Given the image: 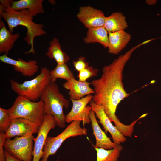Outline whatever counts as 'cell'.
Wrapping results in <instances>:
<instances>
[{"label":"cell","instance_id":"cell-1","mask_svg":"<svg viewBox=\"0 0 161 161\" xmlns=\"http://www.w3.org/2000/svg\"><path fill=\"white\" fill-rule=\"evenodd\" d=\"M141 45L140 44L132 47L109 64L104 66L100 77L91 82L95 91L92 101L103 107L110 121L114 122L115 126L123 135L130 132L131 126L121 123L115 114L118 104L130 95L124 88L123 72L132 53Z\"/></svg>","mask_w":161,"mask_h":161},{"label":"cell","instance_id":"cell-2","mask_svg":"<svg viewBox=\"0 0 161 161\" xmlns=\"http://www.w3.org/2000/svg\"><path fill=\"white\" fill-rule=\"evenodd\" d=\"M11 0H0V16L7 22L9 30L12 32L13 30L18 26L25 27L27 33L24 40L28 45H30V49L25 53L35 54L33 46L35 38L46 34L44 29L43 24L35 23L33 21V16L27 9L15 10L10 6Z\"/></svg>","mask_w":161,"mask_h":161},{"label":"cell","instance_id":"cell-3","mask_svg":"<svg viewBox=\"0 0 161 161\" xmlns=\"http://www.w3.org/2000/svg\"><path fill=\"white\" fill-rule=\"evenodd\" d=\"M40 99L44 103L45 114L52 115L56 120V125L60 128H64L66 122L63 109L68 107L69 102L60 92L55 82H50L48 84Z\"/></svg>","mask_w":161,"mask_h":161},{"label":"cell","instance_id":"cell-4","mask_svg":"<svg viewBox=\"0 0 161 161\" xmlns=\"http://www.w3.org/2000/svg\"><path fill=\"white\" fill-rule=\"evenodd\" d=\"M49 70L46 67L41 68L40 73L34 78L19 83L10 80L11 88L18 96L35 102L41 97L50 82Z\"/></svg>","mask_w":161,"mask_h":161},{"label":"cell","instance_id":"cell-5","mask_svg":"<svg viewBox=\"0 0 161 161\" xmlns=\"http://www.w3.org/2000/svg\"><path fill=\"white\" fill-rule=\"evenodd\" d=\"M8 109L12 119H25L34 122L39 127L42 124L45 115L44 103L41 100L34 102L20 96L16 97Z\"/></svg>","mask_w":161,"mask_h":161},{"label":"cell","instance_id":"cell-6","mask_svg":"<svg viewBox=\"0 0 161 161\" xmlns=\"http://www.w3.org/2000/svg\"><path fill=\"white\" fill-rule=\"evenodd\" d=\"M81 121H74L67 126L58 135L47 137L43 148V155L41 161H47L49 157L54 155L63 143L67 139L77 136L86 135L88 131L80 125Z\"/></svg>","mask_w":161,"mask_h":161},{"label":"cell","instance_id":"cell-7","mask_svg":"<svg viewBox=\"0 0 161 161\" xmlns=\"http://www.w3.org/2000/svg\"><path fill=\"white\" fill-rule=\"evenodd\" d=\"M35 138L33 134L6 139L4 148L14 157L22 161H32Z\"/></svg>","mask_w":161,"mask_h":161},{"label":"cell","instance_id":"cell-8","mask_svg":"<svg viewBox=\"0 0 161 161\" xmlns=\"http://www.w3.org/2000/svg\"><path fill=\"white\" fill-rule=\"evenodd\" d=\"M92 95H89L79 100L70 99L72 104V108L66 116V122L69 123L74 121H80L83 124L90 123L89 113L92 108L87 105L92 100Z\"/></svg>","mask_w":161,"mask_h":161},{"label":"cell","instance_id":"cell-9","mask_svg":"<svg viewBox=\"0 0 161 161\" xmlns=\"http://www.w3.org/2000/svg\"><path fill=\"white\" fill-rule=\"evenodd\" d=\"M56 125L55 120L50 114H45L42 124L39 127L36 138L34 140L32 161H40L43 155V148L48 134Z\"/></svg>","mask_w":161,"mask_h":161},{"label":"cell","instance_id":"cell-10","mask_svg":"<svg viewBox=\"0 0 161 161\" xmlns=\"http://www.w3.org/2000/svg\"><path fill=\"white\" fill-rule=\"evenodd\" d=\"M39 126L30 120L22 118L12 119L5 132L7 139L14 137H23L38 133Z\"/></svg>","mask_w":161,"mask_h":161},{"label":"cell","instance_id":"cell-11","mask_svg":"<svg viewBox=\"0 0 161 161\" xmlns=\"http://www.w3.org/2000/svg\"><path fill=\"white\" fill-rule=\"evenodd\" d=\"M76 16L88 29L104 26L106 18L102 11L90 6L80 7Z\"/></svg>","mask_w":161,"mask_h":161},{"label":"cell","instance_id":"cell-12","mask_svg":"<svg viewBox=\"0 0 161 161\" xmlns=\"http://www.w3.org/2000/svg\"><path fill=\"white\" fill-rule=\"evenodd\" d=\"M90 105L99 119L98 122L102 125L106 132H109L110 133L114 143L117 145L126 141L125 137L113 125L102 106L95 104L92 100L90 102Z\"/></svg>","mask_w":161,"mask_h":161},{"label":"cell","instance_id":"cell-13","mask_svg":"<svg viewBox=\"0 0 161 161\" xmlns=\"http://www.w3.org/2000/svg\"><path fill=\"white\" fill-rule=\"evenodd\" d=\"M0 60L3 63L12 65L16 71L21 73L24 76H33L38 69L36 60H30L26 61L20 58L15 60L4 54L0 56Z\"/></svg>","mask_w":161,"mask_h":161},{"label":"cell","instance_id":"cell-14","mask_svg":"<svg viewBox=\"0 0 161 161\" xmlns=\"http://www.w3.org/2000/svg\"><path fill=\"white\" fill-rule=\"evenodd\" d=\"M91 84V83L82 82L73 78L64 83L63 87L69 90V95L70 99L78 100L85 95L94 94V89L89 86Z\"/></svg>","mask_w":161,"mask_h":161},{"label":"cell","instance_id":"cell-15","mask_svg":"<svg viewBox=\"0 0 161 161\" xmlns=\"http://www.w3.org/2000/svg\"><path fill=\"white\" fill-rule=\"evenodd\" d=\"M94 112L92 109L89 116L91 123L93 134L96 139L94 148L109 150L115 148L117 145L111 141L100 126L96 120Z\"/></svg>","mask_w":161,"mask_h":161},{"label":"cell","instance_id":"cell-16","mask_svg":"<svg viewBox=\"0 0 161 161\" xmlns=\"http://www.w3.org/2000/svg\"><path fill=\"white\" fill-rule=\"evenodd\" d=\"M108 52L118 54L124 48L131 38V35L124 30L108 32Z\"/></svg>","mask_w":161,"mask_h":161},{"label":"cell","instance_id":"cell-17","mask_svg":"<svg viewBox=\"0 0 161 161\" xmlns=\"http://www.w3.org/2000/svg\"><path fill=\"white\" fill-rule=\"evenodd\" d=\"M20 37L18 33L13 34L6 27L4 22H0V54L7 55L14 47V43Z\"/></svg>","mask_w":161,"mask_h":161},{"label":"cell","instance_id":"cell-18","mask_svg":"<svg viewBox=\"0 0 161 161\" xmlns=\"http://www.w3.org/2000/svg\"><path fill=\"white\" fill-rule=\"evenodd\" d=\"M83 41L89 44L98 43L105 48H108L109 44L108 32L104 26L88 29Z\"/></svg>","mask_w":161,"mask_h":161},{"label":"cell","instance_id":"cell-19","mask_svg":"<svg viewBox=\"0 0 161 161\" xmlns=\"http://www.w3.org/2000/svg\"><path fill=\"white\" fill-rule=\"evenodd\" d=\"M43 0H12L10 7L15 10H28L34 17L38 14L44 13L43 6Z\"/></svg>","mask_w":161,"mask_h":161},{"label":"cell","instance_id":"cell-20","mask_svg":"<svg viewBox=\"0 0 161 161\" xmlns=\"http://www.w3.org/2000/svg\"><path fill=\"white\" fill-rule=\"evenodd\" d=\"M104 27L108 32H110L124 30L128 27V24L126 17L119 12L106 17Z\"/></svg>","mask_w":161,"mask_h":161},{"label":"cell","instance_id":"cell-21","mask_svg":"<svg viewBox=\"0 0 161 161\" xmlns=\"http://www.w3.org/2000/svg\"><path fill=\"white\" fill-rule=\"evenodd\" d=\"M49 44L46 55L50 59H54L57 64L66 63L69 61V57L62 50L58 39L54 37Z\"/></svg>","mask_w":161,"mask_h":161},{"label":"cell","instance_id":"cell-22","mask_svg":"<svg viewBox=\"0 0 161 161\" xmlns=\"http://www.w3.org/2000/svg\"><path fill=\"white\" fill-rule=\"evenodd\" d=\"M94 148L97 153L96 161H117L123 148L120 144L109 150Z\"/></svg>","mask_w":161,"mask_h":161},{"label":"cell","instance_id":"cell-23","mask_svg":"<svg viewBox=\"0 0 161 161\" xmlns=\"http://www.w3.org/2000/svg\"><path fill=\"white\" fill-rule=\"evenodd\" d=\"M49 76L52 82H55L58 78L65 79L66 81L75 78L72 72L69 69L66 63L57 64L53 70L49 71Z\"/></svg>","mask_w":161,"mask_h":161},{"label":"cell","instance_id":"cell-24","mask_svg":"<svg viewBox=\"0 0 161 161\" xmlns=\"http://www.w3.org/2000/svg\"><path fill=\"white\" fill-rule=\"evenodd\" d=\"M12 118L8 109L0 108V131L5 133L9 126Z\"/></svg>","mask_w":161,"mask_h":161},{"label":"cell","instance_id":"cell-25","mask_svg":"<svg viewBox=\"0 0 161 161\" xmlns=\"http://www.w3.org/2000/svg\"><path fill=\"white\" fill-rule=\"evenodd\" d=\"M98 71V69L92 66H89L79 72L78 76L79 80L82 82L86 81L87 79L96 76Z\"/></svg>","mask_w":161,"mask_h":161},{"label":"cell","instance_id":"cell-26","mask_svg":"<svg viewBox=\"0 0 161 161\" xmlns=\"http://www.w3.org/2000/svg\"><path fill=\"white\" fill-rule=\"evenodd\" d=\"M72 63L75 69L79 72L89 66V63L86 61L85 57L83 56H80L75 61H73Z\"/></svg>","mask_w":161,"mask_h":161},{"label":"cell","instance_id":"cell-27","mask_svg":"<svg viewBox=\"0 0 161 161\" xmlns=\"http://www.w3.org/2000/svg\"><path fill=\"white\" fill-rule=\"evenodd\" d=\"M5 133H0V161H6L4 144L6 139Z\"/></svg>","mask_w":161,"mask_h":161},{"label":"cell","instance_id":"cell-28","mask_svg":"<svg viewBox=\"0 0 161 161\" xmlns=\"http://www.w3.org/2000/svg\"><path fill=\"white\" fill-rule=\"evenodd\" d=\"M5 154L6 161H22L13 157L6 151Z\"/></svg>","mask_w":161,"mask_h":161},{"label":"cell","instance_id":"cell-29","mask_svg":"<svg viewBox=\"0 0 161 161\" xmlns=\"http://www.w3.org/2000/svg\"><path fill=\"white\" fill-rule=\"evenodd\" d=\"M145 2L148 5H151L155 4L157 1L156 0H146Z\"/></svg>","mask_w":161,"mask_h":161},{"label":"cell","instance_id":"cell-30","mask_svg":"<svg viewBox=\"0 0 161 161\" xmlns=\"http://www.w3.org/2000/svg\"><path fill=\"white\" fill-rule=\"evenodd\" d=\"M49 2L52 4L55 5L56 4L55 1V0H49Z\"/></svg>","mask_w":161,"mask_h":161}]
</instances>
